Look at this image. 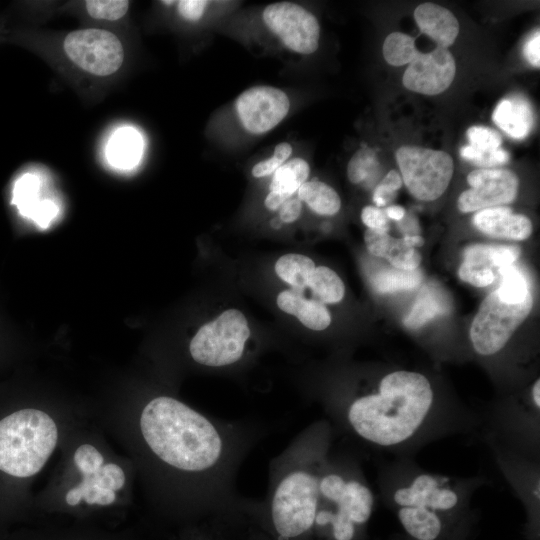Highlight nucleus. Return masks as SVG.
Instances as JSON below:
<instances>
[{
  "instance_id": "32",
  "label": "nucleus",
  "mask_w": 540,
  "mask_h": 540,
  "mask_svg": "<svg viewBox=\"0 0 540 540\" xmlns=\"http://www.w3.org/2000/svg\"><path fill=\"white\" fill-rule=\"evenodd\" d=\"M129 4L126 0H87L85 8L94 19L114 21L127 13Z\"/></svg>"
},
{
  "instance_id": "20",
  "label": "nucleus",
  "mask_w": 540,
  "mask_h": 540,
  "mask_svg": "<svg viewBox=\"0 0 540 540\" xmlns=\"http://www.w3.org/2000/svg\"><path fill=\"white\" fill-rule=\"evenodd\" d=\"M492 119L510 137L524 139L534 126V114L529 102L518 95L502 99Z\"/></svg>"
},
{
  "instance_id": "18",
  "label": "nucleus",
  "mask_w": 540,
  "mask_h": 540,
  "mask_svg": "<svg viewBox=\"0 0 540 540\" xmlns=\"http://www.w3.org/2000/svg\"><path fill=\"white\" fill-rule=\"evenodd\" d=\"M364 241L370 254L387 259L394 268L414 270L420 265V253L408 246L403 237L394 238L388 231L367 229Z\"/></svg>"
},
{
  "instance_id": "1",
  "label": "nucleus",
  "mask_w": 540,
  "mask_h": 540,
  "mask_svg": "<svg viewBox=\"0 0 540 540\" xmlns=\"http://www.w3.org/2000/svg\"><path fill=\"white\" fill-rule=\"evenodd\" d=\"M140 430L162 463L199 482L213 508L238 503L236 476L260 434L253 425L210 418L173 397L158 396L143 408Z\"/></svg>"
},
{
  "instance_id": "37",
  "label": "nucleus",
  "mask_w": 540,
  "mask_h": 540,
  "mask_svg": "<svg viewBox=\"0 0 540 540\" xmlns=\"http://www.w3.org/2000/svg\"><path fill=\"white\" fill-rule=\"evenodd\" d=\"M74 461L83 476H89L95 474L102 467L103 456L92 445L84 444L76 450Z\"/></svg>"
},
{
  "instance_id": "31",
  "label": "nucleus",
  "mask_w": 540,
  "mask_h": 540,
  "mask_svg": "<svg viewBox=\"0 0 540 540\" xmlns=\"http://www.w3.org/2000/svg\"><path fill=\"white\" fill-rule=\"evenodd\" d=\"M81 499L88 504L109 505L115 500V491L99 486L89 476H83L81 483L66 495V501L71 506L79 504Z\"/></svg>"
},
{
  "instance_id": "3",
  "label": "nucleus",
  "mask_w": 540,
  "mask_h": 540,
  "mask_svg": "<svg viewBox=\"0 0 540 540\" xmlns=\"http://www.w3.org/2000/svg\"><path fill=\"white\" fill-rule=\"evenodd\" d=\"M333 439L331 424L321 419L270 462L266 505L277 540H295L314 527L320 477Z\"/></svg>"
},
{
  "instance_id": "15",
  "label": "nucleus",
  "mask_w": 540,
  "mask_h": 540,
  "mask_svg": "<svg viewBox=\"0 0 540 540\" xmlns=\"http://www.w3.org/2000/svg\"><path fill=\"white\" fill-rule=\"evenodd\" d=\"M472 222L481 232L512 240H525L532 233V223L522 214H514L508 207L486 208L474 214Z\"/></svg>"
},
{
  "instance_id": "29",
  "label": "nucleus",
  "mask_w": 540,
  "mask_h": 540,
  "mask_svg": "<svg viewBox=\"0 0 540 540\" xmlns=\"http://www.w3.org/2000/svg\"><path fill=\"white\" fill-rule=\"evenodd\" d=\"M380 163L375 151L364 147L357 150L348 162L347 176L351 183L373 182L379 174Z\"/></svg>"
},
{
  "instance_id": "21",
  "label": "nucleus",
  "mask_w": 540,
  "mask_h": 540,
  "mask_svg": "<svg viewBox=\"0 0 540 540\" xmlns=\"http://www.w3.org/2000/svg\"><path fill=\"white\" fill-rule=\"evenodd\" d=\"M143 141L140 133L129 126L121 127L110 137L106 155L109 163L119 169H131L140 161Z\"/></svg>"
},
{
  "instance_id": "2",
  "label": "nucleus",
  "mask_w": 540,
  "mask_h": 540,
  "mask_svg": "<svg viewBox=\"0 0 540 540\" xmlns=\"http://www.w3.org/2000/svg\"><path fill=\"white\" fill-rule=\"evenodd\" d=\"M328 407L333 431L339 429L369 447L391 451L416 447L471 420L442 413L429 379L409 370L387 373L375 389Z\"/></svg>"
},
{
  "instance_id": "45",
  "label": "nucleus",
  "mask_w": 540,
  "mask_h": 540,
  "mask_svg": "<svg viewBox=\"0 0 540 540\" xmlns=\"http://www.w3.org/2000/svg\"><path fill=\"white\" fill-rule=\"evenodd\" d=\"M403 239L408 246L413 248H415L416 246H422L424 244L423 238L416 234H407L403 237Z\"/></svg>"
},
{
  "instance_id": "38",
  "label": "nucleus",
  "mask_w": 540,
  "mask_h": 540,
  "mask_svg": "<svg viewBox=\"0 0 540 540\" xmlns=\"http://www.w3.org/2000/svg\"><path fill=\"white\" fill-rule=\"evenodd\" d=\"M89 477L99 486L113 491L121 489L125 483L123 470L113 463L102 465L95 474Z\"/></svg>"
},
{
  "instance_id": "43",
  "label": "nucleus",
  "mask_w": 540,
  "mask_h": 540,
  "mask_svg": "<svg viewBox=\"0 0 540 540\" xmlns=\"http://www.w3.org/2000/svg\"><path fill=\"white\" fill-rule=\"evenodd\" d=\"M293 195H288L276 191H269L264 199V206L267 210L275 212L283 205V203Z\"/></svg>"
},
{
  "instance_id": "39",
  "label": "nucleus",
  "mask_w": 540,
  "mask_h": 540,
  "mask_svg": "<svg viewBox=\"0 0 540 540\" xmlns=\"http://www.w3.org/2000/svg\"><path fill=\"white\" fill-rule=\"evenodd\" d=\"M361 220L368 229L389 231V221L384 210L366 206L361 211Z\"/></svg>"
},
{
  "instance_id": "23",
  "label": "nucleus",
  "mask_w": 540,
  "mask_h": 540,
  "mask_svg": "<svg viewBox=\"0 0 540 540\" xmlns=\"http://www.w3.org/2000/svg\"><path fill=\"white\" fill-rule=\"evenodd\" d=\"M316 268L315 262L301 253H286L281 255L274 264V271L280 281L298 292L305 293L312 273Z\"/></svg>"
},
{
  "instance_id": "24",
  "label": "nucleus",
  "mask_w": 540,
  "mask_h": 540,
  "mask_svg": "<svg viewBox=\"0 0 540 540\" xmlns=\"http://www.w3.org/2000/svg\"><path fill=\"white\" fill-rule=\"evenodd\" d=\"M296 195L310 210L321 216H334L341 208L338 193L319 180H307L297 190Z\"/></svg>"
},
{
  "instance_id": "4",
  "label": "nucleus",
  "mask_w": 540,
  "mask_h": 540,
  "mask_svg": "<svg viewBox=\"0 0 540 540\" xmlns=\"http://www.w3.org/2000/svg\"><path fill=\"white\" fill-rule=\"evenodd\" d=\"M385 484V495L397 508L398 519L423 523L428 533L437 539L443 530V515L467 505L479 481L460 479L424 471L406 462Z\"/></svg>"
},
{
  "instance_id": "9",
  "label": "nucleus",
  "mask_w": 540,
  "mask_h": 540,
  "mask_svg": "<svg viewBox=\"0 0 540 540\" xmlns=\"http://www.w3.org/2000/svg\"><path fill=\"white\" fill-rule=\"evenodd\" d=\"M401 178L416 199L433 201L447 189L453 176L452 157L441 150L401 146L396 151Z\"/></svg>"
},
{
  "instance_id": "25",
  "label": "nucleus",
  "mask_w": 540,
  "mask_h": 540,
  "mask_svg": "<svg viewBox=\"0 0 540 540\" xmlns=\"http://www.w3.org/2000/svg\"><path fill=\"white\" fill-rule=\"evenodd\" d=\"M312 298L323 304L339 303L345 294V286L339 275L327 266H318L312 273L308 288Z\"/></svg>"
},
{
  "instance_id": "44",
  "label": "nucleus",
  "mask_w": 540,
  "mask_h": 540,
  "mask_svg": "<svg viewBox=\"0 0 540 540\" xmlns=\"http://www.w3.org/2000/svg\"><path fill=\"white\" fill-rule=\"evenodd\" d=\"M384 211L388 219H392L396 221L402 220L406 213L404 208L398 205H391L387 207Z\"/></svg>"
},
{
  "instance_id": "27",
  "label": "nucleus",
  "mask_w": 540,
  "mask_h": 540,
  "mask_svg": "<svg viewBox=\"0 0 540 540\" xmlns=\"http://www.w3.org/2000/svg\"><path fill=\"white\" fill-rule=\"evenodd\" d=\"M422 281V272L418 269L402 270L385 268L371 277L372 286L380 293H392L415 288Z\"/></svg>"
},
{
  "instance_id": "33",
  "label": "nucleus",
  "mask_w": 540,
  "mask_h": 540,
  "mask_svg": "<svg viewBox=\"0 0 540 540\" xmlns=\"http://www.w3.org/2000/svg\"><path fill=\"white\" fill-rule=\"evenodd\" d=\"M469 145L481 153L496 151L501 147V135L494 129L485 126H471L466 131Z\"/></svg>"
},
{
  "instance_id": "40",
  "label": "nucleus",
  "mask_w": 540,
  "mask_h": 540,
  "mask_svg": "<svg viewBox=\"0 0 540 540\" xmlns=\"http://www.w3.org/2000/svg\"><path fill=\"white\" fill-rule=\"evenodd\" d=\"M302 209L303 203L297 195H293L279 208L277 218L282 224H292L299 219Z\"/></svg>"
},
{
  "instance_id": "41",
  "label": "nucleus",
  "mask_w": 540,
  "mask_h": 540,
  "mask_svg": "<svg viewBox=\"0 0 540 540\" xmlns=\"http://www.w3.org/2000/svg\"><path fill=\"white\" fill-rule=\"evenodd\" d=\"M208 5L209 1L204 0H182L177 2V9L182 18L197 21L203 16Z\"/></svg>"
},
{
  "instance_id": "42",
  "label": "nucleus",
  "mask_w": 540,
  "mask_h": 540,
  "mask_svg": "<svg viewBox=\"0 0 540 540\" xmlns=\"http://www.w3.org/2000/svg\"><path fill=\"white\" fill-rule=\"evenodd\" d=\"M540 33L536 30L526 41L523 47V54L526 60L533 66H540Z\"/></svg>"
},
{
  "instance_id": "36",
  "label": "nucleus",
  "mask_w": 540,
  "mask_h": 540,
  "mask_svg": "<svg viewBox=\"0 0 540 540\" xmlns=\"http://www.w3.org/2000/svg\"><path fill=\"white\" fill-rule=\"evenodd\" d=\"M402 183L401 175L396 170H390L374 189L373 201L376 206L382 207L390 203L396 197Z\"/></svg>"
},
{
  "instance_id": "16",
  "label": "nucleus",
  "mask_w": 540,
  "mask_h": 540,
  "mask_svg": "<svg viewBox=\"0 0 540 540\" xmlns=\"http://www.w3.org/2000/svg\"><path fill=\"white\" fill-rule=\"evenodd\" d=\"M500 268L501 245L475 244L465 249L464 261L459 267L458 275L467 283L485 287L493 283Z\"/></svg>"
},
{
  "instance_id": "34",
  "label": "nucleus",
  "mask_w": 540,
  "mask_h": 540,
  "mask_svg": "<svg viewBox=\"0 0 540 540\" xmlns=\"http://www.w3.org/2000/svg\"><path fill=\"white\" fill-rule=\"evenodd\" d=\"M460 155L463 159L470 161L480 169H492L494 166H500L507 163L510 159L509 153L503 148L489 153H481L474 150L470 145L460 148Z\"/></svg>"
},
{
  "instance_id": "5",
  "label": "nucleus",
  "mask_w": 540,
  "mask_h": 540,
  "mask_svg": "<svg viewBox=\"0 0 540 540\" xmlns=\"http://www.w3.org/2000/svg\"><path fill=\"white\" fill-rule=\"evenodd\" d=\"M374 504L375 495L358 464L331 451L320 477L314 526L328 528L334 540H353Z\"/></svg>"
},
{
  "instance_id": "6",
  "label": "nucleus",
  "mask_w": 540,
  "mask_h": 540,
  "mask_svg": "<svg viewBox=\"0 0 540 540\" xmlns=\"http://www.w3.org/2000/svg\"><path fill=\"white\" fill-rule=\"evenodd\" d=\"M58 438L52 418L37 409H22L0 421V470L15 477L38 473Z\"/></svg>"
},
{
  "instance_id": "26",
  "label": "nucleus",
  "mask_w": 540,
  "mask_h": 540,
  "mask_svg": "<svg viewBox=\"0 0 540 540\" xmlns=\"http://www.w3.org/2000/svg\"><path fill=\"white\" fill-rule=\"evenodd\" d=\"M310 166L300 157L283 163L274 173L269 184V191L295 195L300 186L308 180Z\"/></svg>"
},
{
  "instance_id": "12",
  "label": "nucleus",
  "mask_w": 540,
  "mask_h": 540,
  "mask_svg": "<svg viewBox=\"0 0 540 540\" xmlns=\"http://www.w3.org/2000/svg\"><path fill=\"white\" fill-rule=\"evenodd\" d=\"M235 109L246 131L262 135L284 120L290 109V100L281 89L259 85L243 91L236 99Z\"/></svg>"
},
{
  "instance_id": "19",
  "label": "nucleus",
  "mask_w": 540,
  "mask_h": 540,
  "mask_svg": "<svg viewBox=\"0 0 540 540\" xmlns=\"http://www.w3.org/2000/svg\"><path fill=\"white\" fill-rule=\"evenodd\" d=\"M414 19L420 31L439 47L448 48L458 36V20L450 10L438 4L418 5L414 10Z\"/></svg>"
},
{
  "instance_id": "8",
  "label": "nucleus",
  "mask_w": 540,
  "mask_h": 540,
  "mask_svg": "<svg viewBox=\"0 0 540 540\" xmlns=\"http://www.w3.org/2000/svg\"><path fill=\"white\" fill-rule=\"evenodd\" d=\"M532 306V295L522 303L509 304L502 301L496 291L490 293L481 303L470 327L475 352L488 357L501 351L527 318Z\"/></svg>"
},
{
  "instance_id": "35",
  "label": "nucleus",
  "mask_w": 540,
  "mask_h": 540,
  "mask_svg": "<svg viewBox=\"0 0 540 540\" xmlns=\"http://www.w3.org/2000/svg\"><path fill=\"white\" fill-rule=\"evenodd\" d=\"M292 145L288 142H281L274 148L271 158L256 163L251 173L256 178H262L273 174L292 154Z\"/></svg>"
},
{
  "instance_id": "7",
  "label": "nucleus",
  "mask_w": 540,
  "mask_h": 540,
  "mask_svg": "<svg viewBox=\"0 0 540 540\" xmlns=\"http://www.w3.org/2000/svg\"><path fill=\"white\" fill-rule=\"evenodd\" d=\"M250 338L246 316L239 309L229 308L199 327L190 340L189 353L199 365L231 367L246 356Z\"/></svg>"
},
{
  "instance_id": "30",
  "label": "nucleus",
  "mask_w": 540,
  "mask_h": 540,
  "mask_svg": "<svg viewBox=\"0 0 540 540\" xmlns=\"http://www.w3.org/2000/svg\"><path fill=\"white\" fill-rule=\"evenodd\" d=\"M501 283L495 291L499 298L509 304L524 302L531 295L527 278L514 265L500 272Z\"/></svg>"
},
{
  "instance_id": "11",
  "label": "nucleus",
  "mask_w": 540,
  "mask_h": 540,
  "mask_svg": "<svg viewBox=\"0 0 540 540\" xmlns=\"http://www.w3.org/2000/svg\"><path fill=\"white\" fill-rule=\"evenodd\" d=\"M262 19L289 50L309 55L318 49L319 22L301 5L288 1L269 4L262 12Z\"/></svg>"
},
{
  "instance_id": "10",
  "label": "nucleus",
  "mask_w": 540,
  "mask_h": 540,
  "mask_svg": "<svg viewBox=\"0 0 540 540\" xmlns=\"http://www.w3.org/2000/svg\"><path fill=\"white\" fill-rule=\"evenodd\" d=\"M66 56L84 71L109 76L123 64L124 49L112 32L98 28L74 30L63 41Z\"/></svg>"
},
{
  "instance_id": "28",
  "label": "nucleus",
  "mask_w": 540,
  "mask_h": 540,
  "mask_svg": "<svg viewBox=\"0 0 540 540\" xmlns=\"http://www.w3.org/2000/svg\"><path fill=\"white\" fill-rule=\"evenodd\" d=\"M418 52L415 39L402 32L389 34L383 43V57L392 66L409 64Z\"/></svg>"
},
{
  "instance_id": "17",
  "label": "nucleus",
  "mask_w": 540,
  "mask_h": 540,
  "mask_svg": "<svg viewBox=\"0 0 540 540\" xmlns=\"http://www.w3.org/2000/svg\"><path fill=\"white\" fill-rule=\"evenodd\" d=\"M278 308L295 317L304 327L313 331H323L331 323V314L325 304L307 297L305 293L286 288L276 296Z\"/></svg>"
},
{
  "instance_id": "14",
  "label": "nucleus",
  "mask_w": 540,
  "mask_h": 540,
  "mask_svg": "<svg viewBox=\"0 0 540 540\" xmlns=\"http://www.w3.org/2000/svg\"><path fill=\"white\" fill-rule=\"evenodd\" d=\"M455 74L453 55L447 48L437 46L430 52L417 53L406 68L402 82L413 92L437 95L448 89Z\"/></svg>"
},
{
  "instance_id": "22",
  "label": "nucleus",
  "mask_w": 540,
  "mask_h": 540,
  "mask_svg": "<svg viewBox=\"0 0 540 540\" xmlns=\"http://www.w3.org/2000/svg\"><path fill=\"white\" fill-rule=\"evenodd\" d=\"M449 310L447 296L435 285L423 287L416 301L404 319V325L409 329H417L436 316L446 314Z\"/></svg>"
},
{
  "instance_id": "13",
  "label": "nucleus",
  "mask_w": 540,
  "mask_h": 540,
  "mask_svg": "<svg viewBox=\"0 0 540 540\" xmlns=\"http://www.w3.org/2000/svg\"><path fill=\"white\" fill-rule=\"evenodd\" d=\"M470 189L457 201L461 212H475L512 202L518 192L517 175L506 169H476L467 176Z\"/></svg>"
}]
</instances>
